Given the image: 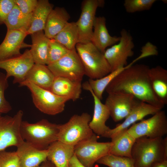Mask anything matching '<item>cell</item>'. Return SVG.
<instances>
[{"label":"cell","mask_w":167,"mask_h":167,"mask_svg":"<svg viewBox=\"0 0 167 167\" xmlns=\"http://www.w3.org/2000/svg\"><path fill=\"white\" fill-rule=\"evenodd\" d=\"M17 148L20 167H39L47 160V149H39L24 141Z\"/></svg>","instance_id":"ac0fdd59"},{"label":"cell","mask_w":167,"mask_h":167,"mask_svg":"<svg viewBox=\"0 0 167 167\" xmlns=\"http://www.w3.org/2000/svg\"><path fill=\"white\" fill-rule=\"evenodd\" d=\"M161 110L149 104L141 101H138L128 115L125 118L124 121L118 124L113 129H110L105 137L110 138L114 134L126 129L138 121L141 120L145 116L149 115H154Z\"/></svg>","instance_id":"e0dca14e"},{"label":"cell","mask_w":167,"mask_h":167,"mask_svg":"<svg viewBox=\"0 0 167 167\" xmlns=\"http://www.w3.org/2000/svg\"><path fill=\"white\" fill-rule=\"evenodd\" d=\"M30 35L32 44L29 50L35 63L47 65L49 39L45 36L44 31Z\"/></svg>","instance_id":"484cf974"},{"label":"cell","mask_w":167,"mask_h":167,"mask_svg":"<svg viewBox=\"0 0 167 167\" xmlns=\"http://www.w3.org/2000/svg\"><path fill=\"white\" fill-rule=\"evenodd\" d=\"M34 64L29 50L27 49L19 56L0 60V69L6 71L7 79L13 77V84H20Z\"/></svg>","instance_id":"4fadbf2b"},{"label":"cell","mask_w":167,"mask_h":167,"mask_svg":"<svg viewBox=\"0 0 167 167\" xmlns=\"http://www.w3.org/2000/svg\"><path fill=\"white\" fill-rule=\"evenodd\" d=\"M32 13L22 12L15 5L8 15L4 23L7 30H16L26 32L31 24Z\"/></svg>","instance_id":"83f0119b"},{"label":"cell","mask_w":167,"mask_h":167,"mask_svg":"<svg viewBox=\"0 0 167 167\" xmlns=\"http://www.w3.org/2000/svg\"><path fill=\"white\" fill-rule=\"evenodd\" d=\"M15 5L14 0H0V24H4L8 15Z\"/></svg>","instance_id":"8d00e7d4"},{"label":"cell","mask_w":167,"mask_h":167,"mask_svg":"<svg viewBox=\"0 0 167 167\" xmlns=\"http://www.w3.org/2000/svg\"><path fill=\"white\" fill-rule=\"evenodd\" d=\"M140 55L132 62L134 63L137 61L143 58L151 56L157 55L158 51L156 46L148 42L142 48Z\"/></svg>","instance_id":"74e56055"},{"label":"cell","mask_w":167,"mask_h":167,"mask_svg":"<svg viewBox=\"0 0 167 167\" xmlns=\"http://www.w3.org/2000/svg\"><path fill=\"white\" fill-rule=\"evenodd\" d=\"M19 86H26L28 88L35 107L48 115H54L62 113L64 110L66 103L70 100L67 97L58 96L31 82L24 83Z\"/></svg>","instance_id":"8992f818"},{"label":"cell","mask_w":167,"mask_h":167,"mask_svg":"<svg viewBox=\"0 0 167 167\" xmlns=\"http://www.w3.org/2000/svg\"><path fill=\"white\" fill-rule=\"evenodd\" d=\"M54 39L70 50L75 49L79 40L76 22H68Z\"/></svg>","instance_id":"f1b7e54d"},{"label":"cell","mask_w":167,"mask_h":167,"mask_svg":"<svg viewBox=\"0 0 167 167\" xmlns=\"http://www.w3.org/2000/svg\"><path fill=\"white\" fill-rule=\"evenodd\" d=\"M128 65L111 72L104 77L98 79H89L88 84L94 94L101 100L103 93L110 82L121 72L127 67Z\"/></svg>","instance_id":"f546056e"},{"label":"cell","mask_w":167,"mask_h":167,"mask_svg":"<svg viewBox=\"0 0 167 167\" xmlns=\"http://www.w3.org/2000/svg\"><path fill=\"white\" fill-rule=\"evenodd\" d=\"M53 5L48 0H39L36 7L32 13L31 26L27 32V35L44 31L46 22Z\"/></svg>","instance_id":"4316f807"},{"label":"cell","mask_w":167,"mask_h":167,"mask_svg":"<svg viewBox=\"0 0 167 167\" xmlns=\"http://www.w3.org/2000/svg\"><path fill=\"white\" fill-rule=\"evenodd\" d=\"M96 163L109 167H135L132 158L109 153L101 158Z\"/></svg>","instance_id":"4dcf8cb0"},{"label":"cell","mask_w":167,"mask_h":167,"mask_svg":"<svg viewBox=\"0 0 167 167\" xmlns=\"http://www.w3.org/2000/svg\"><path fill=\"white\" fill-rule=\"evenodd\" d=\"M47 66L55 77H62L81 82L85 75L83 66L75 49Z\"/></svg>","instance_id":"30bf717a"},{"label":"cell","mask_w":167,"mask_h":167,"mask_svg":"<svg viewBox=\"0 0 167 167\" xmlns=\"http://www.w3.org/2000/svg\"><path fill=\"white\" fill-rule=\"evenodd\" d=\"M0 167H20L19 157L16 152L0 151Z\"/></svg>","instance_id":"e575fe53"},{"label":"cell","mask_w":167,"mask_h":167,"mask_svg":"<svg viewBox=\"0 0 167 167\" xmlns=\"http://www.w3.org/2000/svg\"><path fill=\"white\" fill-rule=\"evenodd\" d=\"M152 167H167V160H164L155 164Z\"/></svg>","instance_id":"60d3db41"},{"label":"cell","mask_w":167,"mask_h":167,"mask_svg":"<svg viewBox=\"0 0 167 167\" xmlns=\"http://www.w3.org/2000/svg\"><path fill=\"white\" fill-rule=\"evenodd\" d=\"M105 104L115 122L125 118L139 101L133 95L122 92L109 93Z\"/></svg>","instance_id":"5bb4252c"},{"label":"cell","mask_w":167,"mask_h":167,"mask_svg":"<svg viewBox=\"0 0 167 167\" xmlns=\"http://www.w3.org/2000/svg\"><path fill=\"white\" fill-rule=\"evenodd\" d=\"M59 126L46 119L34 123L22 121L20 134L24 141L36 148L47 150L52 143L58 140Z\"/></svg>","instance_id":"3957f363"},{"label":"cell","mask_w":167,"mask_h":167,"mask_svg":"<svg viewBox=\"0 0 167 167\" xmlns=\"http://www.w3.org/2000/svg\"><path fill=\"white\" fill-rule=\"evenodd\" d=\"M120 38L118 43L106 49L104 53L111 72L126 66L128 58L134 54L133 49L135 45L130 32L122 29L120 32Z\"/></svg>","instance_id":"ba28073f"},{"label":"cell","mask_w":167,"mask_h":167,"mask_svg":"<svg viewBox=\"0 0 167 167\" xmlns=\"http://www.w3.org/2000/svg\"><path fill=\"white\" fill-rule=\"evenodd\" d=\"M70 51L54 39H49L47 65L60 59Z\"/></svg>","instance_id":"1f68e13d"},{"label":"cell","mask_w":167,"mask_h":167,"mask_svg":"<svg viewBox=\"0 0 167 167\" xmlns=\"http://www.w3.org/2000/svg\"><path fill=\"white\" fill-rule=\"evenodd\" d=\"M47 150V160L55 167H68L69 162L74 154V146L58 140L52 143Z\"/></svg>","instance_id":"44dd1931"},{"label":"cell","mask_w":167,"mask_h":167,"mask_svg":"<svg viewBox=\"0 0 167 167\" xmlns=\"http://www.w3.org/2000/svg\"><path fill=\"white\" fill-rule=\"evenodd\" d=\"M135 167H152L167 160V138L142 137L135 139L131 152Z\"/></svg>","instance_id":"7a4b0ae2"},{"label":"cell","mask_w":167,"mask_h":167,"mask_svg":"<svg viewBox=\"0 0 167 167\" xmlns=\"http://www.w3.org/2000/svg\"><path fill=\"white\" fill-rule=\"evenodd\" d=\"M148 75L153 90L159 101L167 104V71L160 66L150 68Z\"/></svg>","instance_id":"cb8c5ba5"},{"label":"cell","mask_w":167,"mask_h":167,"mask_svg":"<svg viewBox=\"0 0 167 167\" xmlns=\"http://www.w3.org/2000/svg\"><path fill=\"white\" fill-rule=\"evenodd\" d=\"M23 116L21 110L13 117L0 113V151L9 147H17L24 141L20 130Z\"/></svg>","instance_id":"8fae6325"},{"label":"cell","mask_w":167,"mask_h":167,"mask_svg":"<svg viewBox=\"0 0 167 167\" xmlns=\"http://www.w3.org/2000/svg\"><path fill=\"white\" fill-rule=\"evenodd\" d=\"M39 167H55V166L51 162L47 160L43 162Z\"/></svg>","instance_id":"ab89813d"},{"label":"cell","mask_w":167,"mask_h":167,"mask_svg":"<svg viewBox=\"0 0 167 167\" xmlns=\"http://www.w3.org/2000/svg\"><path fill=\"white\" fill-rule=\"evenodd\" d=\"M93 28L91 42L103 54L107 47L116 44L120 40V36H112L109 34L104 16L96 17Z\"/></svg>","instance_id":"d6986e66"},{"label":"cell","mask_w":167,"mask_h":167,"mask_svg":"<svg viewBox=\"0 0 167 167\" xmlns=\"http://www.w3.org/2000/svg\"><path fill=\"white\" fill-rule=\"evenodd\" d=\"M128 132L135 139L142 137H163L167 133V117L164 111H159L151 117L132 124Z\"/></svg>","instance_id":"9c48e42d"},{"label":"cell","mask_w":167,"mask_h":167,"mask_svg":"<svg viewBox=\"0 0 167 167\" xmlns=\"http://www.w3.org/2000/svg\"><path fill=\"white\" fill-rule=\"evenodd\" d=\"M127 129L122 130L110 137L112 144L109 154L131 158V151L135 139L128 132Z\"/></svg>","instance_id":"d4e9b609"},{"label":"cell","mask_w":167,"mask_h":167,"mask_svg":"<svg viewBox=\"0 0 167 167\" xmlns=\"http://www.w3.org/2000/svg\"><path fill=\"white\" fill-rule=\"evenodd\" d=\"M150 68L145 64L130 63L110 82L105 90L108 94L122 92L131 94L139 101L162 109L165 105L153 90L148 75Z\"/></svg>","instance_id":"6da1fadb"},{"label":"cell","mask_w":167,"mask_h":167,"mask_svg":"<svg viewBox=\"0 0 167 167\" xmlns=\"http://www.w3.org/2000/svg\"><path fill=\"white\" fill-rule=\"evenodd\" d=\"M70 15L62 7L53 9L47 18L44 32L49 39H54L68 22Z\"/></svg>","instance_id":"7402d4cb"},{"label":"cell","mask_w":167,"mask_h":167,"mask_svg":"<svg viewBox=\"0 0 167 167\" xmlns=\"http://www.w3.org/2000/svg\"><path fill=\"white\" fill-rule=\"evenodd\" d=\"M6 74L0 72V113H6L12 109V107L5 97V91L9 84Z\"/></svg>","instance_id":"836d02e7"},{"label":"cell","mask_w":167,"mask_h":167,"mask_svg":"<svg viewBox=\"0 0 167 167\" xmlns=\"http://www.w3.org/2000/svg\"><path fill=\"white\" fill-rule=\"evenodd\" d=\"M99 136L91 137L74 146V153L79 161L86 167H93L101 158L109 153L111 142H99Z\"/></svg>","instance_id":"52a82bcc"},{"label":"cell","mask_w":167,"mask_h":167,"mask_svg":"<svg viewBox=\"0 0 167 167\" xmlns=\"http://www.w3.org/2000/svg\"><path fill=\"white\" fill-rule=\"evenodd\" d=\"M75 49L83 66L85 75L89 79L101 78L111 72L104 54L91 42L78 43Z\"/></svg>","instance_id":"277c9868"},{"label":"cell","mask_w":167,"mask_h":167,"mask_svg":"<svg viewBox=\"0 0 167 167\" xmlns=\"http://www.w3.org/2000/svg\"><path fill=\"white\" fill-rule=\"evenodd\" d=\"M102 0H85L81 5V12L76 23L78 34V43L91 42L96 10L104 6Z\"/></svg>","instance_id":"7c38bea8"},{"label":"cell","mask_w":167,"mask_h":167,"mask_svg":"<svg viewBox=\"0 0 167 167\" xmlns=\"http://www.w3.org/2000/svg\"><path fill=\"white\" fill-rule=\"evenodd\" d=\"M82 88L81 82L55 77L49 90L58 96L67 97L74 101L79 98Z\"/></svg>","instance_id":"ffe728a7"},{"label":"cell","mask_w":167,"mask_h":167,"mask_svg":"<svg viewBox=\"0 0 167 167\" xmlns=\"http://www.w3.org/2000/svg\"><path fill=\"white\" fill-rule=\"evenodd\" d=\"M26 32L16 30H7L5 37L0 45V60L20 55V50L31 47L24 42Z\"/></svg>","instance_id":"2e32d148"},{"label":"cell","mask_w":167,"mask_h":167,"mask_svg":"<svg viewBox=\"0 0 167 167\" xmlns=\"http://www.w3.org/2000/svg\"><path fill=\"white\" fill-rule=\"evenodd\" d=\"M15 5L23 13H32L38 3L37 0H14Z\"/></svg>","instance_id":"d590c367"},{"label":"cell","mask_w":167,"mask_h":167,"mask_svg":"<svg viewBox=\"0 0 167 167\" xmlns=\"http://www.w3.org/2000/svg\"><path fill=\"white\" fill-rule=\"evenodd\" d=\"M91 119L87 113L73 115L67 122L59 124L58 140L75 146L89 138L94 133L89 126Z\"/></svg>","instance_id":"5b68a950"},{"label":"cell","mask_w":167,"mask_h":167,"mask_svg":"<svg viewBox=\"0 0 167 167\" xmlns=\"http://www.w3.org/2000/svg\"><path fill=\"white\" fill-rule=\"evenodd\" d=\"M156 0H125L123 4L126 11L134 13L150 10Z\"/></svg>","instance_id":"d6a6232c"},{"label":"cell","mask_w":167,"mask_h":167,"mask_svg":"<svg viewBox=\"0 0 167 167\" xmlns=\"http://www.w3.org/2000/svg\"><path fill=\"white\" fill-rule=\"evenodd\" d=\"M68 167H86L82 164L74 154L70 160Z\"/></svg>","instance_id":"f35d334b"},{"label":"cell","mask_w":167,"mask_h":167,"mask_svg":"<svg viewBox=\"0 0 167 167\" xmlns=\"http://www.w3.org/2000/svg\"><path fill=\"white\" fill-rule=\"evenodd\" d=\"M55 77L46 65L35 63L22 84L31 82L42 88L50 90Z\"/></svg>","instance_id":"603a6c76"},{"label":"cell","mask_w":167,"mask_h":167,"mask_svg":"<svg viewBox=\"0 0 167 167\" xmlns=\"http://www.w3.org/2000/svg\"><path fill=\"white\" fill-rule=\"evenodd\" d=\"M82 88L89 91L94 100V109L93 117L89 123V126L93 133L96 135L105 137L110 129L106 124V122L110 116L109 111L105 104L102 103L94 93L88 81L82 85Z\"/></svg>","instance_id":"9a60e30c"}]
</instances>
